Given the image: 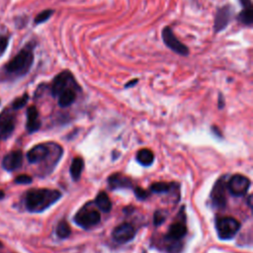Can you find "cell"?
Instances as JSON below:
<instances>
[{
  "mask_svg": "<svg viewBox=\"0 0 253 253\" xmlns=\"http://www.w3.org/2000/svg\"><path fill=\"white\" fill-rule=\"evenodd\" d=\"M8 44H9V38L5 35L0 34V57L6 51Z\"/></svg>",
  "mask_w": 253,
  "mask_h": 253,
  "instance_id": "25",
  "label": "cell"
},
{
  "mask_svg": "<svg viewBox=\"0 0 253 253\" xmlns=\"http://www.w3.org/2000/svg\"><path fill=\"white\" fill-rule=\"evenodd\" d=\"M80 90V86L78 83H75L67 88H65L58 96V105L62 108L69 107L71 104H73L77 98V92Z\"/></svg>",
  "mask_w": 253,
  "mask_h": 253,
  "instance_id": "12",
  "label": "cell"
},
{
  "mask_svg": "<svg viewBox=\"0 0 253 253\" xmlns=\"http://www.w3.org/2000/svg\"><path fill=\"white\" fill-rule=\"evenodd\" d=\"M41 126V121L39 118V111L35 106H31L27 110V124L26 128L29 133L37 131Z\"/></svg>",
  "mask_w": 253,
  "mask_h": 253,
  "instance_id": "16",
  "label": "cell"
},
{
  "mask_svg": "<svg viewBox=\"0 0 253 253\" xmlns=\"http://www.w3.org/2000/svg\"><path fill=\"white\" fill-rule=\"evenodd\" d=\"M95 204L99 210L104 212H109L112 209V202L105 192H100L95 200Z\"/></svg>",
  "mask_w": 253,
  "mask_h": 253,
  "instance_id": "20",
  "label": "cell"
},
{
  "mask_svg": "<svg viewBox=\"0 0 253 253\" xmlns=\"http://www.w3.org/2000/svg\"><path fill=\"white\" fill-rule=\"evenodd\" d=\"M32 181H33L32 177L29 176V175H26V174L19 175V176H17L16 179H15V183H17V184H23V185L31 184Z\"/></svg>",
  "mask_w": 253,
  "mask_h": 253,
  "instance_id": "26",
  "label": "cell"
},
{
  "mask_svg": "<svg viewBox=\"0 0 253 253\" xmlns=\"http://www.w3.org/2000/svg\"><path fill=\"white\" fill-rule=\"evenodd\" d=\"M61 193L52 189H32L26 193L25 206L31 212H41L55 204L60 198Z\"/></svg>",
  "mask_w": 253,
  "mask_h": 253,
  "instance_id": "1",
  "label": "cell"
},
{
  "mask_svg": "<svg viewBox=\"0 0 253 253\" xmlns=\"http://www.w3.org/2000/svg\"><path fill=\"white\" fill-rule=\"evenodd\" d=\"M153 220H154V224H155V225H160V224L165 220V215L162 214L161 211H156V212L154 213V218H153Z\"/></svg>",
  "mask_w": 253,
  "mask_h": 253,
  "instance_id": "28",
  "label": "cell"
},
{
  "mask_svg": "<svg viewBox=\"0 0 253 253\" xmlns=\"http://www.w3.org/2000/svg\"><path fill=\"white\" fill-rule=\"evenodd\" d=\"M108 183L111 189L116 190V189H133V183L132 181L121 174V173H115L113 175H111L108 178Z\"/></svg>",
  "mask_w": 253,
  "mask_h": 253,
  "instance_id": "15",
  "label": "cell"
},
{
  "mask_svg": "<svg viewBox=\"0 0 253 253\" xmlns=\"http://www.w3.org/2000/svg\"><path fill=\"white\" fill-rule=\"evenodd\" d=\"M101 220V214L96 210H81L74 216V221L83 228H89L98 224Z\"/></svg>",
  "mask_w": 253,
  "mask_h": 253,
  "instance_id": "8",
  "label": "cell"
},
{
  "mask_svg": "<svg viewBox=\"0 0 253 253\" xmlns=\"http://www.w3.org/2000/svg\"><path fill=\"white\" fill-rule=\"evenodd\" d=\"M219 98H218V108L220 109V108H222L223 107V99H222V95L221 94H219V96H218Z\"/></svg>",
  "mask_w": 253,
  "mask_h": 253,
  "instance_id": "30",
  "label": "cell"
},
{
  "mask_svg": "<svg viewBox=\"0 0 253 253\" xmlns=\"http://www.w3.org/2000/svg\"><path fill=\"white\" fill-rule=\"evenodd\" d=\"M137 82H138V79H136V78H135V79H132V80H130L129 82H127V83L125 85V87H126V88H129V87L135 85Z\"/></svg>",
  "mask_w": 253,
  "mask_h": 253,
  "instance_id": "29",
  "label": "cell"
},
{
  "mask_svg": "<svg viewBox=\"0 0 253 253\" xmlns=\"http://www.w3.org/2000/svg\"><path fill=\"white\" fill-rule=\"evenodd\" d=\"M84 168V161L81 157L77 156L75 157L70 165V175L74 181H77L80 179L82 171Z\"/></svg>",
  "mask_w": 253,
  "mask_h": 253,
  "instance_id": "19",
  "label": "cell"
},
{
  "mask_svg": "<svg viewBox=\"0 0 253 253\" xmlns=\"http://www.w3.org/2000/svg\"><path fill=\"white\" fill-rule=\"evenodd\" d=\"M70 233H71V228L67 223V221L65 220L59 221L56 226V235L61 239H65L70 235Z\"/></svg>",
  "mask_w": 253,
  "mask_h": 253,
  "instance_id": "22",
  "label": "cell"
},
{
  "mask_svg": "<svg viewBox=\"0 0 253 253\" xmlns=\"http://www.w3.org/2000/svg\"><path fill=\"white\" fill-rule=\"evenodd\" d=\"M133 191H134L135 196H136L139 200H145V199L148 197V193H147L145 190H143V189H141V188H139V187H134V188H133Z\"/></svg>",
  "mask_w": 253,
  "mask_h": 253,
  "instance_id": "27",
  "label": "cell"
},
{
  "mask_svg": "<svg viewBox=\"0 0 253 253\" xmlns=\"http://www.w3.org/2000/svg\"><path fill=\"white\" fill-rule=\"evenodd\" d=\"M16 125L15 116L8 111L0 114V139H7L14 131Z\"/></svg>",
  "mask_w": 253,
  "mask_h": 253,
  "instance_id": "11",
  "label": "cell"
},
{
  "mask_svg": "<svg viewBox=\"0 0 253 253\" xmlns=\"http://www.w3.org/2000/svg\"><path fill=\"white\" fill-rule=\"evenodd\" d=\"M77 83L73 74L69 70L59 72L52 80L50 91L53 97H57L65 88Z\"/></svg>",
  "mask_w": 253,
  "mask_h": 253,
  "instance_id": "5",
  "label": "cell"
},
{
  "mask_svg": "<svg viewBox=\"0 0 253 253\" xmlns=\"http://www.w3.org/2000/svg\"><path fill=\"white\" fill-rule=\"evenodd\" d=\"M161 37L164 44L175 53L182 56H187L189 54L190 51L188 46L178 40V38L175 36L171 27L169 26L164 27L161 33Z\"/></svg>",
  "mask_w": 253,
  "mask_h": 253,
  "instance_id": "4",
  "label": "cell"
},
{
  "mask_svg": "<svg viewBox=\"0 0 253 253\" xmlns=\"http://www.w3.org/2000/svg\"><path fill=\"white\" fill-rule=\"evenodd\" d=\"M251 185L250 180L241 174H235L227 182V190L232 196L241 197L247 193Z\"/></svg>",
  "mask_w": 253,
  "mask_h": 253,
  "instance_id": "6",
  "label": "cell"
},
{
  "mask_svg": "<svg viewBox=\"0 0 253 253\" xmlns=\"http://www.w3.org/2000/svg\"><path fill=\"white\" fill-rule=\"evenodd\" d=\"M35 42L27 43L11 60L7 62L4 69L5 72L13 77H22L29 73L33 66L35 55Z\"/></svg>",
  "mask_w": 253,
  "mask_h": 253,
  "instance_id": "2",
  "label": "cell"
},
{
  "mask_svg": "<svg viewBox=\"0 0 253 253\" xmlns=\"http://www.w3.org/2000/svg\"><path fill=\"white\" fill-rule=\"evenodd\" d=\"M136 160L142 166H150L154 160L153 152L148 148H142L137 151Z\"/></svg>",
  "mask_w": 253,
  "mask_h": 253,
  "instance_id": "18",
  "label": "cell"
},
{
  "mask_svg": "<svg viewBox=\"0 0 253 253\" xmlns=\"http://www.w3.org/2000/svg\"><path fill=\"white\" fill-rule=\"evenodd\" d=\"M2 246H3V244L0 242V247H2Z\"/></svg>",
  "mask_w": 253,
  "mask_h": 253,
  "instance_id": "32",
  "label": "cell"
},
{
  "mask_svg": "<svg viewBox=\"0 0 253 253\" xmlns=\"http://www.w3.org/2000/svg\"><path fill=\"white\" fill-rule=\"evenodd\" d=\"M53 13H54V11H53L52 9H45V10L42 11L41 13H39V14L36 16V18H35V20H34L35 25H39V24H42V23L46 22V21L52 16Z\"/></svg>",
  "mask_w": 253,
  "mask_h": 253,
  "instance_id": "23",
  "label": "cell"
},
{
  "mask_svg": "<svg viewBox=\"0 0 253 253\" xmlns=\"http://www.w3.org/2000/svg\"><path fill=\"white\" fill-rule=\"evenodd\" d=\"M215 228L220 239L229 240L233 238L240 229V222L231 216L218 217L215 220Z\"/></svg>",
  "mask_w": 253,
  "mask_h": 253,
  "instance_id": "3",
  "label": "cell"
},
{
  "mask_svg": "<svg viewBox=\"0 0 253 253\" xmlns=\"http://www.w3.org/2000/svg\"><path fill=\"white\" fill-rule=\"evenodd\" d=\"M4 196H5L4 192H3L2 190H0V200H1V199H3V198H4Z\"/></svg>",
  "mask_w": 253,
  "mask_h": 253,
  "instance_id": "31",
  "label": "cell"
},
{
  "mask_svg": "<svg viewBox=\"0 0 253 253\" xmlns=\"http://www.w3.org/2000/svg\"><path fill=\"white\" fill-rule=\"evenodd\" d=\"M237 20L241 25L251 27L253 23V6L242 8L241 12L237 16Z\"/></svg>",
  "mask_w": 253,
  "mask_h": 253,
  "instance_id": "17",
  "label": "cell"
},
{
  "mask_svg": "<svg viewBox=\"0 0 253 253\" xmlns=\"http://www.w3.org/2000/svg\"><path fill=\"white\" fill-rule=\"evenodd\" d=\"M23 163V153L21 150L9 152L2 161V166L7 171H15L20 168Z\"/></svg>",
  "mask_w": 253,
  "mask_h": 253,
  "instance_id": "13",
  "label": "cell"
},
{
  "mask_svg": "<svg viewBox=\"0 0 253 253\" xmlns=\"http://www.w3.org/2000/svg\"><path fill=\"white\" fill-rule=\"evenodd\" d=\"M173 188V183L167 182H155L150 185V191L154 193H168Z\"/></svg>",
  "mask_w": 253,
  "mask_h": 253,
  "instance_id": "21",
  "label": "cell"
},
{
  "mask_svg": "<svg viewBox=\"0 0 253 253\" xmlns=\"http://www.w3.org/2000/svg\"><path fill=\"white\" fill-rule=\"evenodd\" d=\"M28 100H29V95L27 93H25L23 96L14 100V102L12 103V109L13 110H18V109L23 108L27 104Z\"/></svg>",
  "mask_w": 253,
  "mask_h": 253,
  "instance_id": "24",
  "label": "cell"
},
{
  "mask_svg": "<svg viewBox=\"0 0 253 253\" xmlns=\"http://www.w3.org/2000/svg\"><path fill=\"white\" fill-rule=\"evenodd\" d=\"M54 146V143H40L35 145L27 153V158L29 162L35 164L44 161L49 156Z\"/></svg>",
  "mask_w": 253,
  "mask_h": 253,
  "instance_id": "7",
  "label": "cell"
},
{
  "mask_svg": "<svg viewBox=\"0 0 253 253\" xmlns=\"http://www.w3.org/2000/svg\"><path fill=\"white\" fill-rule=\"evenodd\" d=\"M112 235L116 242L123 244V243H126V242L130 241L134 237L135 230H134V227L130 223L125 222V223H122V224L118 225L117 227H115Z\"/></svg>",
  "mask_w": 253,
  "mask_h": 253,
  "instance_id": "10",
  "label": "cell"
},
{
  "mask_svg": "<svg viewBox=\"0 0 253 253\" xmlns=\"http://www.w3.org/2000/svg\"><path fill=\"white\" fill-rule=\"evenodd\" d=\"M211 201L214 207L223 208L226 204L225 196V183L223 179H219L212 188Z\"/></svg>",
  "mask_w": 253,
  "mask_h": 253,
  "instance_id": "14",
  "label": "cell"
},
{
  "mask_svg": "<svg viewBox=\"0 0 253 253\" xmlns=\"http://www.w3.org/2000/svg\"><path fill=\"white\" fill-rule=\"evenodd\" d=\"M232 7L228 4L221 6L217 9L214 15L213 21V31L214 33L222 32L229 24L231 17H232Z\"/></svg>",
  "mask_w": 253,
  "mask_h": 253,
  "instance_id": "9",
  "label": "cell"
}]
</instances>
